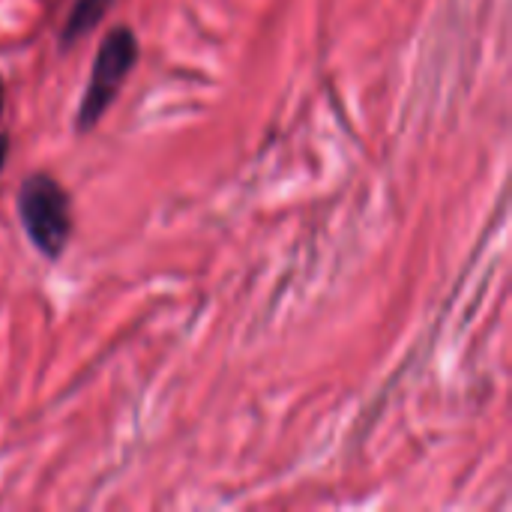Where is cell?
<instances>
[{
	"label": "cell",
	"instance_id": "1",
	"mask_svg": "<svg viewBox=\"0 0 512 512\" xmlns=\"http://www.w3.org/2000/svg\"><path fill=\"white\" fill-rule=\"evenodd\" d=\"M138 36L132 33V27H114L105 33V39L96 48L93 66H90V81L84 87L78 114H75V129L78 132H90L102 114L111 108V102L117 99V93L123 90V81L132 75L135 63H138Z\"/></svg>",
	"mask_w": 512,
	"mask_h": 512
},
{
	"label": "cell",
	"instance_id": "4",
	"mask_svg": "<svg viewBox=\"0 0 512 512\" xmlns=\"http://www.w3.org/2000/svg\"><path fill=\"white\" fill-rule=\"evenodd\" d=\"M6 150H9V141H6V135H0V171L6 165Z\"/></svg>",
	"mask_w": 512,
	"mask_h": 512
},
{
	"label": "cell",
	"instance_id": "2",
	"mask_svg": "<svg viewBox=\"0 0 512 512\" xmlns=\"http://www.w3.org/2000/svg\"><path fill=\"white\" fill-rule=\"evenodd\" d=\"M18 219L33 249L57 261L72 234V207L66 189L48 174H30L18 189Z\"/></svg>",
	"mask_w": 512,
	"mask_h": 512
},
{
	"label": "cell",
	"instance_id": "3",
	"mask_svg": "<svg viewBox=\"0 0 512 512\" xmlns=\"http://www.w3.org/2000/svg\"><path fill=\"white\" fill-rule=\"evenodd\" d=\"M111 6H114V0H75L66 12L63 27H60V45L69 48L78 39H84L87 33H93Z\"/></svg>",
	"mask_w": 512,
	"mask_h": 512
},
{
	"label": "cell",
	"instance_id": "5",
	"mask_svg": "<svg viewBox=\"0 0 512 512\" xmlns=\"http://www.w3.org/2000/svg\"><path fill=\"white\" fill-rule=\"evenodd\" d=\"M0 117H3V81H0Z\"/></svg>",
	"mask_w": 512,
	"mask_h": 512
}]
</instances>
